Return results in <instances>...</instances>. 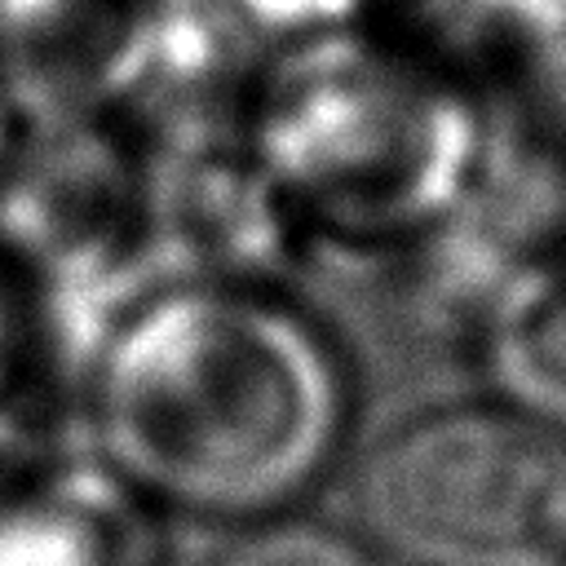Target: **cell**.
I'll return each instance as SVG.
<instances>
[{
    "instance_id": "obj_1",
    "label": "cell",
    "mask_w": 566,
    "mask_h": 566,
    "mask_svg": "<svg viewBox=\"0 0 566 566\" xmlns=\"http://www.w3.org/2000/svg\"><path fill=\"white\" fill-rule=\"evenodd\" d=\"M102 460L150 504L230 526L292 513L349 433V376L296 305L195 283L142 305L97 367Z\"/></svg>"
},
{
    "instance_id": "obj_2",
    "label": "cell",
    "mask_w": 566,
    "mask_h": 566,
    "mask_svg": "<svg viewBox=\"0 0 566 566\" xmlns=\"http://www.w3.org/2000/svg\"><path fill=\"white\" fill-rule=\"evenodd\" d=\"M358 513L411 566H566V429L504 402L411 416L367 455Z\"/></svg>"
},
{
    "instance_id": "obj_3",
    "label": "cell",
    "mask_w": 566,
    "mask_h": 566,
    "mask_svg": "<svg viewBox=\"0 0 566 566\" xmlns=\"http://www.w3.org/2000/svg\"><path fill=\"white\" fill-rule=\"evenodd\" d=\"M137 495L106 473H18L0 482V566H146L155 553Z\"/></svg>"
},
{
    "instance_id": "obj_4",
    "label": "cell",
    "mask_w": 566,
    "mask_h": 566,
    "mask_svg": "<svg viewBox=\"0 0 566 566\" xmlns=\"http://www.w3.org/2000/svg\"><path fill=\"white\" fill-rule=\"evenodd\" d=\"M203 566H376V562L371 548L345 526L292 509L230 526L226 544H217Z\"/></svg>"
},
{
    "instance_id": "obj_5",
    "label": "cell",
    "mask_w": 566,
    "mask_h": 566,
    "mask_svg": "<svg viewBox=\"0 0 566 566\" xmlns=\"http://www.w3.org/2000/svg\"><path fill=\"white\" fill-rule=\"evenodd\" d=\"M22 367H27V314L9 287V270H0V398H9Z\"/></svg>"
},
{
    "instance_id": "obj_6",
    "label": "cell",
    "mask_w": 566,
    "mask_h": 566,
    "mask_svg": "<svg viewBox=\"0 0 566 566\" xmlns=\"http://www.w3.org/2000/svg\"><path fill=\"white\" fill-rule=\"evenodd\" d=\"M4 164H9V102L0 93V172H4Z\"/></svg>"
}]
</instances>
